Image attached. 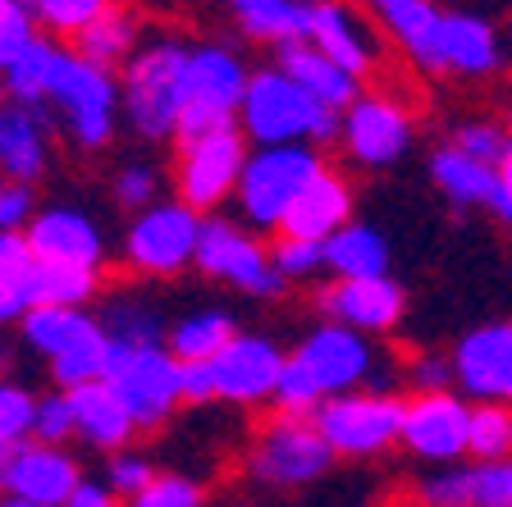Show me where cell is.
Masks as SVG:
<instances>
[{"label":"cell","instance_id":"obj_49","mask_svg":"<svg viewBox=\"0 0 512 507\" xmlns=\"http://www.w3.org/2000/svg\"><path fill=\"white\" fill-rule=\"evenodd\" d=\"M476 507H512V457L476 462Z\"/></svg>","mask_w":512,"mask_h":507},{"label":"cell","instance_id":"obj_12","mask_svg":"<svg viewBox=\"0 0 512 507\" xmlns=\"http://www.w3.org/2000/svg\"><path fill=\"white\" fill-rule=\"evenodd\" d=\"M206 215H197L188 201H156L138 211L124 229V261L147 279H174L188 265H197V243H202Z\"/></svg>","mask_w":512,"mask_h":507},{"label":"cell","instance_id":"obj_26","mask_svg":"<svg viewBox=\"0 0 512 507\" xmlns=\"http://www.w3.org/2000/svg\"><path fill=\"white\" fill-rule=\"evenodd\" d=\"M69 402H74L78 439L96 453H119L138 434V421H133V412L124 407V398L115 393L110 380L78 384V389H69Z\"/></svg>","mask_w":512,"mask_h":507},{"label":"cell","instance_id":"obj_21","mask_svg":"<svg viewBox=\"0 0 512 507\" xmlns=\"http://www.w3.org/2000/svg\"><path fill=\"white\" fill-rule=\"evenodd\" d=\"M23 233H28L37 261L87 265V270H101V265H106V238H101L92 215L78 211V206H42Z\"/></svg>","mask_w":512,"mask_h":507},{"label":"cell","instance_id":"obj_18","mask_svg":"<svg viewBox=\"0 0 512 507\" xmlns=\"http://www.w3.org/2000/svg\"><path fill=\"white\" fill-rule=\"evenodd\" d=\"M316 307L325 320L334 325H348L357 334H371L384 338L394 334L403 325V311H407V293L394 275H380V279H334V284L320 288Z\"/></svg>","mask_w":512,"mask_h":507},{"label":"cell","instance_id":"obj_35","mask_svg":"<svg viewBox=\"0 0 512 507\" xmlns=\"http://www.w3.org/2000/svg\"><path fill=\"white\" fill-rule=\"evenodd\" d=\"M101 284V270H87V265H51L37 261L32 270V293H37V307H87Z\"/></svg>","mask_w":512,"mask_h":507},{"label":"cell","instance_id":"obj_10","mask_svg":"<svg viewBox=\"0 0 512 507\" xmlns=\"http://www.w3.org/2000/svg\"><path fill=\"white\" fill-rule=\"evenodd\" d=\"M252 69L247 60L224 42H202L188 55V78H183V128L179 138H197L211 128L238 124Z\"/></svg>","mask_w":512,"mask_h":507},{"label":"cell","instance_id":"obj_32","mask_svg":"<svg viewBox=\"0 0 512 507\" xmlns=\"http://www.w3.org/2000/svg\"><path fill=\"white\" fill-rule=\"evenodd\" d=\"M60 51L64 46H55L51 37L37 32V37L19 51V60L0 74V83H5V92H10V101L46 110V96H51V78H55V60H60Z\"/></svg>","mask_w":512,"mask_h":507},{"label":"cell","instance_id":"obj_25","mask_svg":"<svg viewBox=\"0 0 512 507\" xmlns=\"http://www.w3.org/2000/svg\"><path fill=\"white\" fill-rule=\"evenodd\" d=\"M503 64L499 32L490 19L467 10L444 14V37H439V74L453 78H490Z\"/></svg>","mask_w":512,"mask_h":507},{"label":"cell","instance_id":"obj_3","mask_svg":"<svg viewBox=\"0 0 512 507\" xmlns=\"http://www.w3.org/2000/svg\"><path fill=\"white\" fill-rule=\"evenodd\" d=\"M339 119L330 106H320L316 96L288 78L279 64L256 69L247 83L238 128L247 133L252 147H288V142H311V147H330L339 142Z\"/></svg>","mask_w":512,"mask_h":507},{"label":"cell","instance_id":"obj_51","mask_svg":"<svg viewBox=\"0 0 512 507\" xmlns=\"http://www.w3.org/2000/svg\"><path fill=\"white\" fill-rule=\"evenodd\" d=\"M183 402H188V407H211V402H220L211 361H183Z\"/></svg>","mask_w":512,"mask_h":507},{"label":"cell","instance_id":"obj_55","mask_svg":"<svg viewBox=\"0 0 512 507\" xmlns=\"http://www.w3.org/2000/svg\"><path fill=\"white\" fill-rule=\"evenodd\" d=\"M10 106V92H5V83H0V110Z\"/></svg>","mask_w":512,"mask_h":507},{"label":"cell","instance_id":"obj_48","mask_svg":"<svg viewBox=\"0 0 512 507\" xmlns=\"http://www.w3.org/2000/svg\"><path fill=\"white\" fill-rule=\"evenodd\" d=\"M407 380H412V393H439L458 389V370H453V357H444V352H416L412 366H407Z\"/></svg>","mask_w":512,"mask_h":507},{"label":"cell","instance_id":"obj_22","mask_svg":"<svg viewBox=\"0 0 512 507\" xmlns=\"http://www.w3.org/2000/svg\"><path fill=\"white\" fill-rule=\"evenodd\" d=\"M366 14L384 42H394L421 74H439V37L448 10H439L435 0H366Z\"/></svg>","mask_w":512,"mask_h":507},{"label":"cell","instance_id":"obj_37","mask_svg":"<svg viewBox=\"0 0 512 507\" xmlns=\"http://www.w3.org/2000/svg\"><path fill=\"white\" fill-rule=\"evenodd\" d=\"M412 494L421 507H476V462L439 466V471L416 480Z\"/></svg>","mask_w":512,"mask_h":507},{"label":"cell","instance_id":"obj_40","mask_svg":"<svg viewBox=\"0 0 512 507\" xmlns=\"http://www.w3.org/2000/svg\"><path fill=\"white\" fill-rule=\"evenodd\" d=\"M453 147H462L471 160H480V165L499 169L503 160L512 156V133L499 119H467V124H458V133H453Z\"/></svg>","mask_w":512,"mask_h":507},{"label":"cell","instance_id":"obj_39","mask_svg":"<svg viewBox=\"0 0 512 507\" xmlns=\"http://www.w3.org/2000/svg\"><path fill=\"white\" fill-rule=\"evenodd\" d=\"M32 10L51 37H78L106 10H115V0H32Z\"/></svg>","mask_w":512,"mask_h":507},{"label":"cell","instance_id":"obj_14","mask_svg":"<svg viewBox=\"0 0 512 507\" xmlns=\"http://www.w3.org/2000/svg\"><path fill=\"white\" fill-rule=\"evenodd\" d=\"M412 110L384 92H362L339 119V147L357 169H389L412 147Z\"/></svg>","mask_w":512,"mask_h":507},{"label":"cell","instance_id":"obj_24","mask_svg":"<svg viewBox=\"0 0 512 507\" xmlns=\"http://www.w3.org/2000/svg\"><path fill=\"white\" fill-rule=\"evenodd\" d=\"M348 220H352V183L343 179L339 169L325 165L316 179L302 188V197L288 206L279 233H288V238H311V243H325V238H334V233H339Z\"/></svg>","mask_w":512,"mask_h":507},{"label":"cell","instance_id":"obj_54","mask_svg":"<svg viewBox=\"0 0 512 507\" xmlns=\"http://www.w3.org/2000/svg\"><path fill=\"white\" fill-rule=\"evenodd\" d=\"M0 507H37V503H23V498H0Z\"/></svg>","mask_w":512,"mask_h":507},{"label":"cell","instance_id":"obj_45","mask_svg":"<svg viewBox=\"0 0 512 507\" xmlns=\"http://www.w3.org/2000/svg\"><path fill=\"white\" fill-rule=\"evenodd\" d=\"M32 270H37V252H32L28 233L19 229H0V297L19 293L32 284Z\"/></svg>","mask_w":512,"mask_h":507},{"label":"cell","instance_id":"obj_36","mask_svg":"<svg viewBox=\"0 0 512 507\" xmlns=\"http://www.w3.org/2000/svg\"><path fill=\"white\" fill-rule=\"evenodd\" d=\"M471 462H508L512 457V402L471 407Z\"/></svg>","mask_w":512,"mask_h":507},{"label":"cell","instance_id":"obj_15","mask_svg":"<svg viewBox=\"0 0 512 507\" xmlns=\"http://www.w3.org/2000/svg\"><path fill=\"white\" fill-rule=\"evenodd\" d=\"M403 448L416 462L453 466L471 453V402L462 389L412 393L403 416Z\"/></svg>","mask_w":512,"mask_h":507},{"label":"cell","instance_id":"obj_33","mask_svg":"<svg viewBox=\"0 0 512 507\" xmlns=\"http://www.w3.org/2000/svg\"><path fill=\"white\" fill-rule=\"evenodd\" d=\"M138 23H133V14L128 10H106L101 19L92 23V28H83L74 37V51L87 55L92 64H106V69H124V60L133 51H138Z\"/></svg>","mask_w":512,"mask_h":507},{"label":"cell","instance_id":"obj_6","mask_svg":"<svg viewBox=\"0 0 512 507\" xmlns=\"http://www.w3.org/2000/svg\"><path fill=\"white\" fill-rule=\"evenodd\" d=\"M334 462L339 453L320 434V425L298 412H275L247 448V476L266 489H307L330 476Z\"/></svg>","mask_w":512,"mask_h":507},{"label":"cell","instance_id":"obj_16","mask_svg":"<svg viewBox=\"0 0 512 507\" xmlns=\"http://www.w3.org/2000/svg\"><path fill=\"white\" fill-rule=\"evenodd\" d=\"M83 480L87 476L78 457L60 444H42V439H28L0 457V494L37 507H64Z\"/></svg>","mask_w":512,"mask_h":507},{"label":"cell","instance_id":"obj_27","mask_svg":"<svg viewBox=\"0 0 512 507\" xmlns=\"http://www.w3.org/2000/svg\"><path fill=\"white\" fill-rule=\"evenodd\" d=\"M275 64L284 69L288 78H298L302 87H307L311 96H316L320 106H330L334 115H343V110L362 96V78H352L348 69H339V64L330 60L325 51H316L311 42H288L275 51Z\"/></svg>","mask_w":512,"mask_h":507},{"label":"cell","instance_id":"obj_52","mask_svg":"<svg viewBox=\"0 0 512 507\" xmlns=\"http://www.w3.org/2000/svg\"><path fill=\"white\" fill-rule=\"evenodd\" d=\"M64 507H119V494L106 485V480H83Z\"/></svg>","mask_w":512,"mask_h":507},{"label":"cell","instance_id":"obj_23","mask_svg":"<svg viewBox=\"0 0 512 507\" xmlns=\"http://www.w3.org/2000/svg\"><path fill=\"white\" fill-rule=\"evenodd\" d=\"M51 165V119L42 106H10L0 110V179L5 183H37Z\"/></svg>","mask_w":512,"mask_h":507},{"label":"cell","instance_id":"obj_30","mask_svg":"<svg viewBox=\"0 0 512 507\" xmlns=\"http://www.w3.org/2000/svg\"><path fill=\"white\" fill-rule=\"evenodd\" d=\"M430 179H435L439 197L448 206H458V211H471V206H490L494 188H499V169L494 165H480L471 160L462 147H435L430 156Z\"/></svg>","mask_w":512,"mask_h":507},{"label":"cell","instance_id":"obj_29","mask_svg":"<svg viewBox=\"0 0 512 507\" xmlns=\"http://www.w3.org/2000/svg\"><path fill=\"white\" fill-rule=\"evenodd\" d=\"M389 238L366 220H348L334 238H325V270L334 279H380L389 275Z\"/></svg>","mask_w":512,"mask_h":507},{"label":"cell","instance_id":"obj_46","mask_svg":"<svg viewBox=\"0 0 512 507\" xmlns=\"http://www.w3.org/2000/svg\"><path fill=\"white\" fill-rule=\"evenodd\" d=\"M110 192H115V206L128 215L147 211V206H156L160 201V174L156 165H142V160H133V165H124L115 174V183H110Z\"/></svg>","mask_w":512,"mask_h":507},{"label":"cell","instance_id":"obj_38","mask_svg":"<svg viewBox=\"0 0 512 507\" xmlns=\"http://www.w3.org/2000/svg\"><path fill=\"white\" fill-rule=\"evenodd\" d=\"M37 398H42V393H32L28 384L0 375V453H10V448H19V444L32 439V425H37Z\"/></svg>","mask_w":512,"mask_h":507},{"label":"cell","instance_id":"obj_31","mask_svg":"<svg viewBox=\"0 0 512 507\" xmlns=\"http://www.w3.org/2000/svg\"><path fill=\"white\" fill-rule=\"evenodd\" d=\"M238 334H243V329H238V320L224 307H197V311H188V316L170 320L165 348L179 361H215Z\"/></svg>","mask_w":512,"mask_h":507},{"label":"cell","instance_id":"obj_53","mask_svg":"<svg viewBox=\"0 0 512 507\" xmlns=\"http://www.w3.org/2000/svg\"><path fill=\"white\" fill-rule=\"evenodd\" d=\"M499 188H503V192H508V197H512V156H508V160H503V165H499Z\"/></svg>","mask_w":512,"mask_h":507},{"label":"cell","instance_id":"obj_8","mask_svg":"<svg viewBox=\"0 0 512 507\" xmlns=\"http://www.w3.org/2000/svg\"><path fill=\"white\" fill-rule=\"evenodd\" d=\"M247 133L238 124L211 128L197 138H179V156H174V192L188 201L197 215H220L224 201L238 197L247 169Z\"/></svg>","mask_w":512,"mask_h":507},{"label":"cell","instance_id":"obj_20","mask_svg":"<svg viewBox=\"0 0 512 507\" xmlns=\"http://www.w3.org/2000/svg\"><path fill=\"white\" fill-rule=\"evenodd\" d=\"M375 37H380L375 19L362 10H352L348 0H311V37L307 42L330 55L339 69H348L352 78H366L375 69V60H380Z\"/></svg>","mask_w":512,"mask_h":507},{"label":"cell","instance_id":"obj_41","mask_svg":"<svg viewBox=\"0 0 512 507\" xmlns=\"http://www.w3.org/2000/svg\"><path fill=\"white\" fill-rule=\"evenodd\" d=\"M202 503L206 489L192 476H183V471H156L142 494L128 498V507H202Z\"/></svg>","mask_w":512,"mask_h":507},{"label":"cell","instance_id":"obj_34","mask_svg":"<svg viewBox=\"0 0 512 507\" xmlns=\"http://www.w3.org/2000/svg\"><path fill=\"white\" fill-rule=\"evenodd\" d=\"M101 325L115 343H128V348H151V343H165V320H160L156 302H147L142 293H119L106 302L101 311Z\"/></svg>","mask_w":512,"mask_h":507},{"label":"cell","instance_id":"obj_2","mask_svg":"<svg viewBox=\"0 0 512 507\" xmlns=\"http://www.w3.org/2000/svg\"><path fill=\"white\" fill-rule=\"evenodd\" d=\"M188 55L179 37H151L119 69V101H124L128 128L147 142H170L183 128V78Z\"/></svg>","mask_w":512,"mask_h":507},{"label":"cell","instance_id":"obj_56","mask_svg":"<svg viewBox=\"0 0 512 507\" xmlns=\"http://www.w3.org/2000/svg\"><path fill=\"white\" fill-rule=\"evenodd\" d=\"M229 507H261V503H229Z\"/></svg>","mask_w":512,"mask_h":507},{"label":"cell","instance_id":"obj_57","mask_svg":"<svg viewBox=\"0 0 512 507\" xmlns=\"http://www.w3.org/2000/svg\"><path fill=\"white\" fill-rule=\"evenodd\" d=\"M508 133H512V110H508Z\"/></svg>","mask_w":512,"mask_h":507},{"label":"cell","instance_id":"obj_7","mask_svg":"<svg viewBox=\"0 0 512 507\" xmlns=\"http://www.w3.org/2000/svg\"><path fill=\"white\" fill-rule=\"evenodd\" d=\"M325 160L311 142H288V147H252L243 169V183H238V220L247 229H275L284 224L288 206L302 197L311 179H316Z\"/></svg>","mask_w":512,"mask_h":507},{"label":"cell","instance_id":"obj_28","mask_svg":"<svg viewBox=\"0 0 512 507\" xmlns=\"http://www.w3.org/2000/svg\"><path fill=\"white\" fill-rule=\"evenodd\" d=\"M243 37L261 46H288L311 37V0H224Z\"/></svg>","mask_w":512,"mask_h":507},{"label":"cell","instance_id":"obj_5","mask_svg":"<svg viewBox=\"0 0 512 507\" xmlns=\"http://www.w3.org/2000/svg\"><path fill=\"white\" fill-rule=\"evenodd\" d=\"M19 338L37 357L51 361L55 389L106 380L110 334L101 316H92L87 307H32L19 320Z\"/></svg>","mask_w":512,"mask_h":507},{"label":"cell","instance_id":"obj_50","mask_svg":"<svg viewBox=\"0 0 512 507\" xmlns=\"http://www.w3.org/2000/svg\"><path fill=\"white\" fill-rule=\"evenodd\" d=\"M42 211L32 197V183H5L0 179V229H28L32 215Z\"/></svg>","mask_w":512,"mask_h":507},{"label":"cell","instance_id":"obj_43","mask_svg":"<svg viewBox=\"0 0 512 507\" xmlns=\"http://www.w3.org/2000/svg\"><path fill=\"white\" fill-rule=\"evenodd\" d=\"M37 10L32 0H0V74L19 60V51L37 37Z\"/></svg>","mask_w":512,"mask_h":507},{"label":"cell","instance_id":"obj_11","mask_svg":"<svg viewBox=\"0 0 512 507\" xmlns=\"http://www.w3.org/2000/svg\"><path fill=\"white\" fill-rule=\"evenodd\" d=\"M106 380L115 384V393L124 398L128 412H133L138 430H160L183 402V361L165 343L128 348V343L110 338Z\"/></svg>","mask_w":512,"mask_h":507},{"label":"cell","instance_id":"obj_13","mask_svg":"<svg viewBox=\"0 0 512 507\" xmlns=\"http://www.w3.org/2000/svg\"><path fill=\"white\" fill-rule=\"evenodd\" d=\"M197 270L206 279L238 288L247 297H279L284 293V275L275 270L270 247L256 238V229L229 220V215H206L202 243H197Z\"/></svg>","mask_w":512,"mask_h":507},{"label":"cell","instance_id":"obj_47","mask_svg":"<svg viewBox=\"0 0 512 507\" xmlns=\"http://www.w3.org/2000/svg\"><path fill=\"white\" fill-rule=\"evenodd\" d=\"M151 476H156V466H151L147 453H128V448H119V453H110V466H106V485L115 489L119 498H133L142 494V489L151 485Z\"/></svg>","mask_w":512,"mask_h":507},{"label":"cell","instance_id":"obj_9","mask_svg":"<svg viewBox=\"0 0 512 507\" xmlns=\"http://www.w3.org/2000/svg\"><path fill=\"white\" fill-rule=\"evenodd\" d=\"M403 416L407 398H398L394 389H357L325 398L311 412V421L320 425L334 453L362 462V457H380L394 444H403Z\"/></svg>","mask_w":512,"mask_h":507},{"label":"cell","instance_id":"obj_4","mask_svg":"<svg viewBox=\"0 0 512 507\" xmlns=\"http://www.w3.org/2000/svg\"><path fill=\"white\" fill-rule=\"evenodd\" d=\"M46 110L60 119V128L78 151H106L119 128V115H124L115 69L92 64L78 51H60Z\"/></svg>","mask_w":512,"mask_h":507},{"label":"cell","instance_id":"obj_44","mask_svg":"<svg viewBox=\"0 0 512 507\" xmlns=\"http://www.w3.org/2000/svg\"><path fill=\"white\" fill-rule=\"evenodd\" d=\"M32 439H42V444H60V448H69V439H78V421H74L69 389H51V393L37 398V425H32Z\"/></svg>","mask_w":512,"mask_h":507},{"label":"cell","instance_id":"obj_19","mask_svg":"<svg viewBox=\"0 0 512 507\" xmlns=\"http://www.w3.org/2000/svg\"><path fill=\"white\" fill-rule=\"evenodd\" d=\"M458 389L476 402H512V320L471 329L453 348Z\"/></svg>","mask_w":512,"mask_h":507},{"label":"cell","instance_id":"obj_1","mask_svg":"<svg viewBox=\"0 0 512 507\" xmlns=\"http://www.w3.org/2000/svg\"><path fill=\"white\" fill-rule=\"evenodd\" d=\"M380 352H375L371 334H357L348 325L320 320L311 334H302V343L288 352V366L279 375V393H275V412H298L311 416L325 398L339 393H357V389H389L375 375Z\"/></svg>","mask_w":512,"mask_h":507},{"label":"cell","instance_id":"obj_17","mask_svg":"<svg viewBox=\"0 0 512 507\" xmlns=\"http://www.w3.org/2000/svg\"><path fill=\"white\" fill-rule=\"evenodd\" d=\"M284 366H288V352L279 348L275 338L243 329V334L211 361L215 393H220V402H229V407H266L279 393Z\"/></svg>","mask_w":512,"mask_h":507},{"label":"cell","instance_id":"obj_42","mask_svg":"<svg viewBox=\"0 0 512 507\" xmlns=\"http://www.w3.org/2000/svg\"><path fill=\"white\" fill-rule=\"evenodd\" d=\"M270 256H275V270L284 275V284H302V279H316L325 270V243H311V238L279 233Z\"/></svg>","mask_w":512,"mask_h":507},{"label":"cell","instance_id":"obj_58","mask_svg":"<svg viewBox=\"0 0 512 507\" xmlns=\"http://www.w3.org/2000/svg\"><path fill=\"white\" fill-rule=\"evenodd\" d=\"M0 457H5V453H0Z\"/></svg>","mask_w":512,"mask_h":507}]
</instances>
